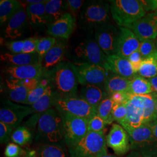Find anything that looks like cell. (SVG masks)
<instances>
[{
	"label": "cell",
	"instance_id": "cell-18",
	"mask_svg": "<svg viewBox=\"0 0 157 157\" xmlns=\"http://www.w3.org/2000/svg\"><path fill=\"white\" fill-rule=\"evenodd\" d=\"M5 72L12 78L41 80L43 78L45 71L42 64L37 63L23 66H10L6 68Z\"/></svg>",
	"mask_w": 157,
	"mask_h": 157
},
{
	"label": "cell",
	"instance_id": "cell-26",
	"mask_svg": "<svg viewBox=\"0 0 157 157\" xmlns=\"http://www.w3.org/2000/svg\"><path fill=\"white\" fill-rule=\"evenodd\" d=\"M130 80L112 73L108 75L104 84V88L108 94L116 92H128Z\"/></svg>",
	"mask_w": 157,
	"mask_h": 157
},
{
	"label": "cell",
	"instance_id": "cell-52",
	"mask_svg": "<svg viewBox=\"0 0 157 157\" xmlns=\"http://www.w3.org/2000/svg\"><path fill=\"white\" fill-rule=\"evenodd\" d=\"M153 94L154 95L155 99V117L156 119H157V93H153Z\"/></svg>",
	"mask_w": 157,
	"mask_h": 157
},
{
	"label": "cell",
	"instance_id": "cell-2",
	"mask_svg": "<svg viewBox=\"0 0 157 157\" xmlns=\"http://www.w3.org/2000/svg\"><path fill=\"white\" fill-rule=\"evenodd\" d=\"M36 140L41 145L64 141L62 115L56 109L51 108L40 117L37 124Z\"/></svg>",
	"mask_w": 157,
	"mask_h": 157
},
{
	"label": "cell",
	"instance_id": "cell-46",
	"mask_svg": "<svg viewBox=\"0 0 157 157\" xmlns=\"http://www.w3.org/2000/svg\"><path fill=\"white\" fill-rule=\"evenodd\" d=\"M7 48L11 52L12 54L22 53L24 47V40L11 41L6 43Z\"/></svg>",
	"mask_w": 157,
	"mask_h": 157
},
{
	"label": "cell",
	"instance_id": "cell-14",
	"mask_svg": "<svg viewBox=\"0 0 157 157\" xmlns=\"http://www.w3.org/2000/svg\"><path fill=\"white\" fill-rule=\"evenodd\" d=\"M129 29L132 30L139 40L143 41L157 37V14L149 13L133 23Z\"/></svg>",
	"mask_w": 157,
	"mask_h": 157
},
{
	"label": "cell",
	"instance_id": "cell-25",
	"mask_svg": "<svg viewBox=\"0 0 157 157\" xmlns=\"http://www.w3.org/2000/svg\"><path fill=\"white\" fill-rule=\"evenodd\" d=\"M45 2L46 0L43 3L28 5L26 7L29 23L34 28L48 25L45 15Z\"/></svg>",
	"mask_w": 157,
	"mask_h": 157
},
{
	"label": "cell",
	"instance_id": "cell-39",
	"mask_svg": "<svg viewBox=\"0 0 157 157\" xmlns=\"http://www.w3.org/2000/svg\"><path fill=\"white\" fill-rule=\"evenodd\" d=\"M127 113L128 109L126 104H115L112 108V120L121 124L126 118Z\"/></svg>",
	"mask_w": 157,
	"mask_h": 157
},
{
	"label": "cell",
	"instance_id": "cell-35",
	"mask_svg": "<svg viewBox=\"0 0 157 157\" xmlns=\"http://www.w3.org/2000/svg\"><path fill=\"white\" fill-rule=\"evenodd\" d=\"M32 136L30 131L25 126H19L13 132L11 140L20 146H25L30 143Z\"/></svg>",
	"mask_w": 157,
	"mask_h": 157
},
{
	"label": "cell",
	"instance_id": "cell-23",
	"mask_svg": "<svg viewBox=\"0 0 157 157\" xmlns=\"http://www.w3.org/2000/svg\"><path fill=\"white\" fill-rule=\"evenodd\" d=\"M0 59L11 66H23L41 63L39 54L35 52L30 54L5 53L1 55Z\"/></svg>",
	"mask_w": 157,
	"mask_h": 157
},
{
	"label": "cell",
	"instance_id": "cell-27",
	"mask_svg": "<svg viewBox=\"0 0 157 157\" xmlns=\"http://www.w3.org/2000/svg\"><path fill=\"white\" fill-rule=\"evenodd\" d=\"M45 15L48 25L56 22L66 13L64 2L61 0H46Z\"/></svg>",
	"mask_w": 157,
	"mask_h": 157
},
{
	"label": "cell",
	"instance_id": "cell-22",
	"mask_svg": "<svg viewBox=\"0 0 157 157\" xmlns=\"http://www.w3.org/2000/svg\"><path fill=\"white\" fill-rule=\"evenodd\" d=\"M67 49V43L57 40L56 44L45 54L42 60V66L46 72L62 62Z\"/></svg>",
	"mask_w": 157,
	"mask_h": 157
},
{
	"label": "cell",
	"instance_id": "cell-12",
	"mask_svg": "<svg viewBox=\"0 0 157 157\" xmlns=\"http://www.w3.org/2000/svg\"><path fill=\"white\" fill-rule=\"evenodd\" d=\"M119 32L109 22L95 28V41L107 56L116 54Z\"/></svg>",
	"mask_w": 157,
	"mask_h": 157
},
{
	"label": "cell",
	"instance_id": "cell-5",
	"mask_svg": "<svg viewBox=\"0 0 157 157\" xmlns=\"http://www.w3.org/2000/svg\"><path fill=\"white\" fill-rule=\"evenodd\" d=\"M104 132H89L78 143L69 146L70 157H101L107 154Z\"/></svg>",
	"mask_w": 157,
	"mask_h": 157
},
{
	"label": "cell",
	"instance_id": "cell-31",
	"mask_svg": "<svg viewBox=\"0 0 157 157\" xmlns=\"http://www.w3.org/2000/svg\"><path fill=\"white\" fill-rule=\"evenodd\" d=\"M128 93L131 95H141L151 94L153 91L148 79L137 75L130 80Z\"/></svg>",
	"mask_w": 157,
	"mask_h": 157
},
{
	"label": "cell",
	"instance_id": "cell-16",
	"mask_svg": "<svg viewBox=\"0 0 157 157\" xmlns=\"http://www.w3.org/2000/svg\"><path fill=\"white\" fill-rule=\"evenodd\" d=\"M119 30L116 54L128 59L132 54L139 50L141 41L130 29L120 28Z\"/></svg>",
	"mask_w": 157,
	"mask_h": 157
},
{
	"label": "cell",
	"instance_id": "cell-17",
	"mask_svg": "<svg viewBox=\"0 0 157 157\" xmlns=\"http://www.w3.org/2000/svg\"><path fill=\"white\" fill-rule=\"evenodd\" d=\"M57 97L56 93L52 90L50 86L39 100L30 105V108L33 114L26 122V125L30 128H34L37 125L40 117L47 110L54 107V101Z\"/></svg>",
	"mask_w": 157,
	"mask_h": 157
},
{
	"label": "cell",
	"instance_id": "cell-33",
	"mask_svg": "<svg viewBox=\"0 0 157 157\" xmlns=\"http://www.w3.org/2000/svg\"><path fill=\"white\" fill-rule=\"evenodd\" d=\"M115 103L110 97L101 101L97 108V115L101 117L107 124H112V111Z\"/></svg>",
	"mask_w": 157,
	"mask_h": 157
},
{
	"label": "cell",
	"instance_id": "cell-3",
	"mask_svg": "<svg viewBox=\"0 0 157 157\" xmlns=\"http://www.w3.org/2000/svg\"><path fill=\"white\" fill-rule=\"evenodd\" d=\"M110 2L111 16L120 28L129 29L133 23L146 15L141 1L113 0Z\"/></svg>",
	"mask_w": 157,
	"mask_h": 157
},
{
	"label": "cell",
	"instance_id": "cell-24",
	"mask_svg": "<svg viewBox=\"0 0 157 157\" xmlns=\"http://www.w3.org/2000/svg\"><path fill=\"white\" fill-rule=\"evenodd\" d=\"M106 90L97 85H83L81 88L80 98L93 107L97 108L101 101L107 97Z\"/></svg>",
	"mask_w": 157,
	"mask_h": 157
},
{
	"label": "cell",
	"instance_id": "cell-50",
	"mask_svg": "<svg viewBox=\"0 0 157 157\" xmlns=\"http://www.w3.org/2000/svg\"><path fill=\"white\" fill-rule=\"evenodd\" d=\"M150 124L152 129L154 135L155 136V138L157 140V119H156L154 121H153Z\"/></svg>",
	"mask_w": 157,
	"mask_h": 157
},
{
	"label": "cell",
	"instance_id": "cell-55",
	"mask_svg": "<svg viewBox=\"0 0 157 157\" xmlns=\"http://www.w3.org/2000/svg\"><path fill=\"white\" fill-rule=\"evenodd\" d=\"M156 47H157V40H156Z\"/></svg>",
	"mask_w": 157,
	"mask_h": 157
},
{
	"label": "cell",
	"instance_id": "cell-53",
	"mask_svg": "<svg viewBox=\"0 0 157 157\" xmlns=\"http://www.w3.org/2000/svg\"><path fill=\"white\" fill-rule=\"evenodd\" d=\"M101 157H118L115 156V155H111V154H106V155H104L103 156H102Z\"/></svg>",
	"mask_w": 157,
	"mask_h": 157
},
{
	"label": "cell",
	"instance_id": "cell-30",
	"mask_svg": "<svg viewBox=\"0 0 157 157\" xmlns=\"http://www.w3.org/2000/svg\"><path fill=\"white\" fill-rule=\"evenodd\" d=\"M22 3L16 0H1L0 1L1 25L8 22L22 7Z\"/></svg>",
	"mask_w": 157,
	"mask_h": 157
},
{
	"label": "cell",
	"instance_id": "cell-1",
	"mask_svg": "<svg viewBox=\"0 0 157 157\" xmlns=\"http://www.w3.org/2000/svg\"><path fill=\"white\" fill-rule=\"evenodd\" d=\"M43 78L47 80L57 97H77L79 82L72 63L61 62L45 72Z\"/></svg>",
	"mask_w": 157,
	"mask_h": 157
},
{
	"label": "cell",
	"instance_id": "cell-44",
	"mask_svg": "<svg viewBox=\"0 0 157 157\" xmlns=\"http://www.w3.org/2000/svg\"><path fill=\"white\" fill-rule=\"evenodd\" d=\"M38 38L29 37L24 40V47L22 53L30 54L36 52V48L38 41Z\"/></svg>",
	"mask_w": 157,
	"mask_h": 157
},
{
	"label": "cell",
	"instance_id": "cell-4",
	"mask_svg": "<svg viewBox=\"0 0 157 157\" xmlns=\"http://www.w3.org/2000/svg\"><path fill=\"white\" fill-rule=\"evenodd\" d=\"M110 6L105 1H89L84 2L78 17L80 28L86 30L109 23Z\"/></svg>",
	"mask_w": 157,
	"mask_h": 157
},
{
	"label": "cell",
	"instance_id": "cell-9",
	"mask_svg": "<svg viewBox=\"0 0 157 157\" xmlns=\"http://www.w3.org/2000/svg\"><path fill=\"white\" fill-rule=\"evenodd\" d=\"M124 128L129 135L132 150L157 148V140L150 124H143L136 128L130 127Z\"/></svg>",
	"mask_w": 157,
	"mask_h": 157
},
{
	"label": "cell",
	"instance_id": "cell-49",
	"mask_svg": "<svg viewBox=\"0 0 157 157\" xmlns=\"http://www.w3.org/2000/svg\"><path fill=\"white\" fill-rule=\"evenodd\" d=\"M45 0H26L22 1V3H24L25 4L28 5H31V4H40L45 2Z\"/></svg>",
	"mask_w": 157,
	"mask_h": 157
},
{
	"label": "cell",
	"instance_id": "cell-32",
	"mask_svg": "<svg viewBox=\"0 0 157 157\" xmlns=\"http://www.w3.org/2000/svg\"><path fill=\"white\" fill-rule=\"evenodd\" d=\"M137 73L139 76L147 79L157 76V51L143 59Z\"/></svg>",
	"mask_w": 157,
	"mask_h": 157
},
{
	"label": "cell",
	"instance_id": "cell-37",
	"mask_svg": "<svg viewBox=\"0 0 157 157\" xmlns=\"http://www.w3.org/2000/svg\"><path fill=\"white\" fill-rule=\"evenodd\" d=\"M63 2L67 12L70 13L76 20V17H79L85 1L83 0H67Z\"/></svg>",
	"mask_w": 157,
	"mask_h": 157
},
{
	"label": "cell",
	"instance_id": "cell-13",
	"mask_svg": "<svg viewBox=\"0 0 157 157\" xmlns=\"http://www.w3.org/2000/svg\"><path fill=\"white\" fill-rule=\"evenodd\" d=\"M40 81V80L39 79H6V86L10 100L23 104L27 100L29 93L38 85Z\"/></svg>",
	"mask_w": 157,
	"mask_h": 157
},
{
	"label": "cell",
	"instance_id": "cell-54",
	"mask_svg": "<svg viewBox=\"0 0 157 157\" xmlns=\"http://www.w3.org/2000/svg\"><path fill=\"white\" fill-rule=\"evenodd\" d=\"M155 13L157 14V0L155 1Z\"/></svg>",
	"mask_w": 157,
	"mask_h": 157
},
{
	"label": "cell",
	"instance_id": "cell-20",
	"mask_svg": "<svg viewBox=\"0 0 157 157\" xmlns=\"http://www.w3.org/2000/svg\"><path fill=\"white\" fill-rule=\"evenodd\" d=\"M24 6L17 12L7 23L4 36L6 39L13 40L22 36L28 25L29 21L26 10Z\"/></svg>",
	"mask_w": 157,
	"mask_h": 157
},
{
	"label": "cell",
	"instance_id": "cell-34",
	"mask_svg": "<svg viewBox=\"0 0 157 157\" xmlns=\"http://www.w3.org/2000/svg\"><path fill=\"white\" fill-rule=\"evenodd\" d=\"M48 87L49 84L47 80L45 78H41L38 85L29 93L27 100L23 104L29 105L33 104L45 94Z\"/></svg>",
	"mask_w": 157,
	"mask_h": 157
},
{
	"label": "cell",
	"instance_id": "cell-29",
	"mask_svg": "<svg viewBox=\"0 0 157 157\" xmlns=\"http://www.w3.org/2000/svg\"><path fill=\"white\" fill-rule=\"evenodd\" d=\"M36 151L37 157H69L67 149L61 143L41 144Z\"/></svg>",
	"mask_w": 157,
	"mask_h": 157
},
{
	"label": "cell",
	"instance_id": "cell-6",
	"mask_svg": "<svg viewBox=\"0 0 157 157\" xmlns=\"http://www.w3.org/2000/svg\"><path fill=\"white\" fill-rule=\"evenodd\" d=\"M54 107L61 113H69L89 121L97 115V108L78 97H56Z\"/></svg>",
	"mask_w": 157,
	"mask_h": 157
},
{
	"label": "cell",
	"instance_id": "cell-40",
	"mask_svg": "<svg viewBox=\"0 0 157 157\" xmlns=\"http://www.w3.org/2000/svg\"><path fill=\"white\" fill-rule=\"evenodd\" d=\"M106 124L105 121L101 117L95 115L88 122V132H104Z\"/></svg>",
	"mask_w": 157,
	"mask_h": 157
},
{
	"label": "cell",
	"instance_id": "cell-42",
	"mask_svg": "<svg viewBox=\"0 0 157 157\" xmlns=\"http://www.w3.org/2000/svg\"><path fill=\"white\" fill-rule=\"evenodd\" d=\"M12 130L11 126L0 122V141L1 144H6L11 139Z\"/></svg>",
	"mask_w": 157,
	"mask_h": 157
},
{
	"label": "cell",
	"instance_id": "cell-47",
	"mask_svg": "<svg viewBox=\"0 0 157 157\" xmlns=\"http://www.w3.org/2000/svg\"><path fill=\"white\" fill-rule=\"evenodd\" d=\"M130 95L128 92H116L109 97L115 104H126L129 101Z\"/></svg>",
	"mask_w": 157,
	"mask_h": 157
},
{
	"label": "cell",
	"instance_id": "cell-11",
	"mask_svg": "<svg viewBox=\"0 0 157 157\" xmlns=\"http://www.w3.org/2000/svg\"><path fill=\"white\" fill-rule=\"evenodd\" d=\"M32 113L30 107L17 105L10 100H6L2 102L0 108V122L12 129H17L24 118Z\"/></svg>",
	"mask_w": 157,
	"mask_h": 157
},
{
	"label": "cell",
	"instance_id": "cell-51",
	"mask_svg": "<svg viewBox=\"0 0 157 157\" xmlns=\"http://www.w3.org/2000/svg\"><path fill=\"white\" fill-rule=\"evenodd\" d=\"M25 157H37V151L34 150H29L26 152Z\"/></svg>",
	"mask_w": 157,
	"mask_h": 157
},
{
	"label": "cell",
	"instance_id": "cell-48",
	"mask_svg": "<svg viewBox=\"0 0 157 157\" xmlns=\"http://www.w3.org/2000/svg\"><path fill=\"white\" fill-rule=\"evenodd\" d=\"M150 84L151 85L152 91L157 94V76L153 78L148 79Z\"/></svg>",
	"mask_w": 157,
	"mask_h": 157
},
{
	"label": "cell",
	"instance_id": "cell-38",
	"mask_svg": "<svg viewBox=\"0 0 157 157\" xmlns=\"http://www.w3.org/2000/svg\"><path fill=\"white\" fill-rule=\"evenodd\" d=\"M156 51L157 50L155 40H146L141 42L139 51L143 59L150 56Z\"/></svg>",
	"mask_w": 157,
	"mask_h": 157
},
{
	"label": "cell",
	"instance_id": "cell-19",
	"mask_svg": "<svg viewBox=\"0 0 157 157\" xmlns=\"http://www.w3.org/2000/svg\"><path fill=\"white\" fill-rule=\"evenodd\" d=\"M76 19L70 13H66L56 22L48 25L47 34L51 37L68 39L75 28Z\"/></svg>",
	"mask_w": 157,
	"mask_h": 157
},
{
	"label": "cell",
	"instance_id": "cell-7",
	"mask_svg": "<svg viewBox=\"0 0 157 157\" xmlns=\"http://www.w3.org/2000/svg\"><path fill=\"white\" fill-rule=\"evenodd\" d=\"M78 78L79 84L104 86L108 76L107 69L102 66L86 62L72 63Z\"/></svg>",
	"mask_w": 157,
	"mask_h": 157
},
{
	"label": "cell",
	"instance_id": "cell-8",
	"mask_svg": "<svg viewBox=\"0 0 157 157\" xmlns=\"http://www.w3.org/2000/svg\"><path fill=\"white\" fill-rule=\"evenodd\" d=\"M64 142L67 147L82 140L88 133V121L69 113H61Z\"/></svg>",
	"mask_w": 157,
	"mask_h": 157
},
{
	"label": "cell",
	"instance_id": "cell-45",
	"mask_svg": "<svg viewBox=\"0 0 157 157\" xmlns=\"http://www.w3.org/2000/svg\"><path fill=\"white\" fill-rule=\"evenodd\" d=\"M126 157H157V148L132 150Z\"/></svg>",
	"mask_w": 157,
	"mask_h": 157
},
{
	"label": "cell",
	"instance_id": "cell-43",
	"mask_svg": "<svg viewBox=\"0 0 157 157\" xmlns=\"http://www.w3.org/2000/svg\"><path fill=\"white\" fill-rule=\"evenodd\" d=\"M128 60L130 62L135 73L137 74L140 68L141 63L143 61V59L139 50L136 51L132 54L128 58Z\"/></svg>",
	"mask_w": 157,
	"mask_h": 157
},
{
	"label": "cell",
	"instance_id": "cell-28",
	"mask_svg": "<svg viewBox=\"0 0 157 157\" xmlns=\"http://www.w3.org/2000/svg\"><path fill=\"white\" fill-rule=\"evenodd\" d=\"M128 113L123 122L120 124L123 128L130 127L136 128L144 124L143 111L133 106L129 101L126 103Z\"/></svg>",
	"mask_w": 157,
	"mask_h": 157
},
{
	"label": "cell",
	"instance_id": "cell-21",
	"mask_svg": "<svg viewBox=\"0 0 157 157\" xmlns=\"http://www.w3.org/2000/svg\"><path fill=\"white\" fill-rule=\"evenodd\" d=\"M105 67L109 71L124 78L132 80L137 76L128 59L118 56L117 54L107 56Z\"/></svg>",
	"mask_w": 157,
	"mask_h": 157
},
{
	"label": "cell",
	"instance_id": "cell-15",
	"mask_svg": "<svg viewBox=\"0 0 157 157\" xmlns=\"http://www.w3.org/2000/svg\"><path fill=\"white\" fill-rule=\"evenodd\" d=\"M107 145L118 155L126 154L130 150L128 133L124 128L118 124H113L106 137Z\"/></svg>",
	"mask_w": 157,
	"mask_h": 157
},
{
	"label": "cell",
	"instance_id": "cell-41",
	"mask_svg": "<svg viewBox=\"0 0 157 157\" xmlns=\"http://www.w3.org/2000/svg\"><path fill=\"white\" fill-rule=\"evenodd\" d=\"M23 153L22 148L14 143H8L4 152L6 157H20Z\"/></svg>",
	"mask_w": 157,
	"mask_h": 157
},
{
	"label": "cell",
	"instance_id": "cell-10",
	"mask_svg": "<svg viewBox=\"0 0 157 157\" xmlns=\"http://www.w3.org/2000/svg\"><path fill=\"white\" fill-rule=\"evenodd\" d=\"M75 54L80 62L89 63L105 67L107 56L101 50L95 40H85L75 49Z\"/></svg>",
	"mask_w": 157,
	"mask_h": 157
},
{
	"label": "cell",
	"instance_id": "cell-36",
	"mask_svg": "<svg viewBox=\"0 0 157 157\" xmlns=\"http://www.w3.org/2000/svg\"><path fill=\"white\" fill-rule=\"evenodd\" d=\"M56 38L51 36L39 39L36 48V52L39 54L41 62L43 57L56 44Z\"/></svg>",
	"mask_w": 157,
	"mask_h": 157
}]
</instances>
